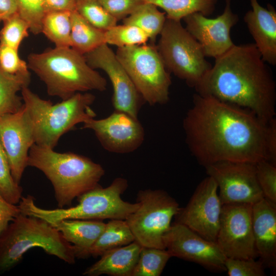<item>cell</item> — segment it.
<instances>
[{
  "instance_id": "cell-25",
  "label": "cell",
  "mask_w": 276,
  "mask_h": 276,
  "mask_svg": "<svg viewBox=\"0 0 276 276\" xmlns=\"http://www.w3.org/2000/svg\"><path fill=\"white\" fill-rule=\"evenodd\" d=\"M31 81L29 74H10L0 68V116L18 111L24 105L17 93Z\"/></svg>"
},
{
  "instance_id": "cell-23",
  "label": "cell",
  "mask_w": 276,
  "mask_h": 276,
  "mask_svg": "<svg viewBox=\"0 0 276 276\" xmlns=\"http://www.w3.org/2000/svg\"><path fill=\"white\" fill-rule=\"evenodd\" d=\"M134 237L125 220L111 219L88 251V257L97 258L109 250L126 245L134 241Z\"/></svg>"
},
{
  "instance_id": "cell-20",
  "label": "cell",
  "mask_w": 276,
  "mask_h": 276,
  "mask_svg": "<svg viewBox=\"0 0 276 276\" xmlns=\"http://www.w3.org/2000/svg\"><path fill=\"white\" fill-rule=\"evenodd\" d=\"M251 9L243 19L255 40L263 60L268 64H276V11L271 5L267 9L258 0H249Z\"/></svg>"
},
{
  "instance_id": "cell-18",
  "label": "cell",
  "mask_w": 276,
  "mask_h": 276,
  "mask_svg": "<svg viewBox=\"0 0 276 276\" xmlns=\"http://www.w3.org/2000/svg\"><path fill=\"white\" fill-rule=\"evenodd\" d=\"M183 20L186 29L201 45L205 57L216 58L235 44L231 30L238 23L239 17L231 9V0H225L223 13L215 18L196 12Z\"/></svg>"
},
{
  "instance_id": "cell-8",
  "label": "cell",
  "mask_w": 276,
  "mask_h": 276,
  "mask_svg": "<svg viewBox=\"0 0 276 276\" xmlns=\"http://www.w3.org/2000/svg\"><path fill=\"white\" fill-rule=\"evenodd\" d=\"M159 35L156 47L167 70L195 88L212 66L201 45L180 21L166 18Z\"/></svg>"
},
{
  "instance_id": "cell-5",
  "label": "cell",
  "mask_w": 276,
  "mask_h": 276,
  "mask_svg": "<svg viewBox=\"0 0 276 276\" xmlns=\"http://www.w3.org/2000/svg\"><path fill=\"white\" fill-rule=\"evenodd\" d=\"M20 91L32 124L35 144L39 146L54 149L64 134L96 116L91 108L96 97L89 92L77 93L53 104L41 99L28 86Z\"/></svg>"
},
{
  "instance_id": "cell-19",
  "label": "cell",
  "mask_w": 276,
  "mask_h": 276,
  "mask_svg": "<svg viewBox=\"0 0 276 276\" xmlns=\"http://www.w3.org/2000/svg\"><path fill=\"white\" fill-rule=\"evenodd\" d=\"M252 225L258 256L264 266L276 267V204L263 198L252 205Z\"/></svg>"
},
{
  "instance_id": "cell-7",
  "label": "cell",
  "mask_w": 276,
  "mask_h": 276,
  "mask_svg": "<svg viewBox=\"0 0 276 276\" xmlns=\"http://www.w3.org/2000/svg\"><path fill=\"white\" fill-rule=\"evenodd\" d=\"M34 247L68 264L75 263V247L60 232L41 219L20 213L0 235V274L19 264Z\"/></svg>"
},
{
  "instance_id": "cell-21",
  "label": "cell",
  "mask_w": 276,
  "mask_h": 276,
  "mask_svg": "<svg viewBox=\"0 0 276 276\" xmlns=\"http://www.w3.org/2000/svg\"><path fill=\"white\" fill-rule=\"evenodd\" d=\"M142 246L134 241L131 243L104 252L96 263L83 272L85 276H131Z\"/></svg>"
},
{
  "instance_id": "cell-40",
  "label": "cell",
  "mask_w": 276,
  "mask_h": 276,
  "mask_svg": "<svg viewBox=\"0 0 276 276\" xmlns=\"http://www.w3.org/2000/svg\"><path fill=\"white\" fill-rule=\"evenodd\" d=\"M47 12L75 10L76 0H44Z\"/></svg>"
},
{
  "instance_id": "cell-1",
  "label": "cell",
  "mask_w": 276,
  "mask_h": 276,
  "mask_svg": "<svg viewBox=\"0 0 276 276\" xmlns=\"http://www.w3.org/2000/svg\"><path fill=\"white\" fill-rule=\"evenodd\" d=\"M182 126L190 152L204 167L268 160L269 122L246 108L196 93Z\"/></svg>"
},
{
  "instance_id": "cell-30",
  "label": "cell",
  "mask_w": 276,
  "mask_h": 276,
  "mask_svg": "<svg viewBox=\"0 0 276 276\" xmlns=\"http://www.w3.org/2000/svg\"><path fill=\"white\" fill-rule=\"evenodd\" d=\"M75 10L87 22L101 30L105 31L117 25V19L98 0H76Z\"/></svg>"
},
{
  "instance_id": "cell-24",
  "label": "cell",
  "mask_w": 276,
  "mask_h": 276,
  "mask_svg": "<svg viewBox=\"0 0 276 276\" xmlns=\"http://www.w3.org/2000/svg\"><path fill=\"white\" fill-rule=\"evenodd\" d=\"M71 47L84 55L105 43V31L91 25L76 10L71 12Z\"/></svg>"
},
{
  "instance_id": "cell-43",
  "label": "cell",
  "mask_w": 276,
  "mask_h": 276,
  "mask_svg": "<svg viewBox=\"0 0 276 276\" xmlns=\"http://www.w3.org/2000/svg\"><path fill=\"white\" fill-rule=\"evenodd\" d=\"M2 21V20L0 19V22Z\"/></svg>"
},
{
  "instance_id": "cell-9",
  "label": "cell",
  "mask_w": 276,
  "mask_h": 276,
  "mask_svg": "<svg viewBox=\"0 0 276 276\" xmlns=\"http://www.w3.org/2000/svg\"><path fill=\"white\" fill-rule=\"evenodd\" d=\"M115 53L144 102L153 106L169 101L170 73L156 47L145 43L118 48Z\"/></svg>"
},
{
  "instance_id": "cell-29",
  "label": "cell",
  "mask_w": 276,
  "mask_h": 276,
  "mask_svg": "<svg viewBox=\"0 0 276 276\" xmlns=\"http://www.w3.org/2000/svg\"><path fill=\"white\" fill-rule=\"evenodd\" d=\"M171 257L166 249L142 247L131 276H159Z\"/></svg>"
},
{
  "instance_id": "cell-11",
  "label": "cell",
  "mask_w": 276,
  "mask_h": 276,
  "mask_svg": "<svg viewBox=\"0 0 276 276\" xmlns=\"http://www.w3.org/2000/svg\"><path fill=\"white\" fill-rule=\"evenodd\" d=\"M219 189L222 204H253L264 197L258 183L255 164L239 162H220L204 167Z\"/></svg>"
},
{
  "instance_id": "cell-10",
  "label": "cell",
  "mask_w": 276,
  "mask_h": 276,
  "mask_svg": "<svg viewBox=\"0 0 276 276\" xmlns=\"http://www.w3.org/2000/svg\"><path fill=\"white\" fill-rule=\"evenodd\" d=\"M139 206L125 220L142 247L165 249L164 238L171 221L181 209L176 200L166 191L146 189L139 191Z\"/></svg>"
},
{
  "instance_id": "cell-37",
  "label": "cell",
  "mask_w": 276,
  "mask_h": 276,
  "mask_svg": "<svg viewBox=\"0 0 276 276\" xmlns=\"http://www.w3.org/2000/svg\"><path fill=\"white\" fill-rule=\"evenodd\" d=\"M0 68L10 74H29L27 62L19 56L18 50L0 43Z\"/></svg>"
},
{
  "instance_id": "cell-31",
  "label": "cell",
  "mask_w": 276,
  "mask_h": 276,
  "mask_svg": "<svg viewBox=\"0 0 276 276\" xmlns=\"http://www.w3.org/2000/svg\"><path fill=\"white\" fill-rule=\"evenodd\" d=\"M105 43L118 48L145 44L149 38L141 29L134 26L115 25L105 31Z\"/></svg>"
},
{
  "instance_id": "cell-39",
  "label": "cell",
  "mask_w": 276,
  "mask_h": 276,
  "mask_svg": "<svg viewBox=\"0 0 276 276\" xmlns=\"http://www.w3.org/2000/svg\"><path fill=\"white\" fill-rule=\"evenodd\" d=\"M20 213L18 205L11 203L0 194V235Z\"/></svg>"
},
{
  "instance_id": "cell-32",
  "label": "cell",
  "mask_w": 276,
  "mask_h": 276,
  "mask_svg": "<svg viewBox=\"0 0 276 276\" xmlns=\"http://www.w3.org/2000/svg\"><path fill=\"white\" fill-rule=\"evenodd\" d=\"M3 21L0 43L18 50L21 42L29 35L28 24L17 12Z\"/></svg>"
},
{
  "instance_id": "cell-41",
  "label": "cell",
  "mask_w": 276,
  "mask_h": 276,
  "mask_svg": "<svg viewBox=\"0 0 276 276\" xmlns=\"http://www.w3.org/2000/svg\"><path fill=\"white\" fill-rule=\"evenodd\" d=\"M269 133L268 142V160L276 164V119L269 122Z\"/></svg>"
},
{
  "instance_id": "cell-4",
  "label": "cell",
  "mask_w": 276,
  "mask_h": 276,
  "mask_svg": "<svg viewBox=\"0 0 276 276\" xmlns=\"http://www.w3.org/2000/svg\"><path fill=\"white\" fill-rule=\"evenodd\" d=\"M28 166L39 170L50 181L58 208L70 206L75 198L99 186L105 174L100 164L85 156L35 144L30 149Z\"/></svg>"
},
{
  "instance_id": "cell-34",
  "label": "cell",
  "mask_w": 276,
  "mask_h": 276,
  "mask_svg": "<svg viewBox=\"0 0 276 276\" xmlns=\"http://www.w3.org/2000/svg\"><path fill=\"white\" fill-rule=\"evenodd\" d=\"M22 188L14 180L9 163L0 143V194L11 203L17 204L22 197Z\"/></svg>"
},
{
  "instance_id": "cell-15",
  "label": "cell",
  "mask_w": 276,
  "mask_h": 276,
  "mask_svg": "<svg viewBox=\"0 0 276 276\" xmlns=\"http://www.w3.org/2000/svg\"><path fill=\"white\" fill-rule=\"evenodd\" d=\"M164 242L172 257L194 262L212 271H226V258L217 243L206 240L182 224L172 223Z\"/></svg>"
},
{
  "instance_id": "cell-14",
  "label": "cell",
  "mask_w": 276,
  "mask_h": 276,
  "mask_svg": "<svg viewBox=\"0 0 276 276\" xmlns=\"http://www.w3.org/2000/svg\"><path fill=\"white\" fill-rule=\"evenodd\" d=\"M84 56L91 67L102 70L108 77L113 88L112 103L114 110L138 119L144 101L116 53L104 43Z\"/></svg>"
},
{
  "instance_id": "cell-28",
  "label": "cell",
  "mask_w": 276,
  "mask_h": 276,
  "mask_svg": "<svg viewBox=\"0 0 276 276\" xmlns=\"http://www.w3.org/2000/svg\"><path fill=\"white\" fill-rule=\"evenodd\" d=\"M71 12L48 11L43 18L41 33L56 47H71Z\"/></svg>"
},
{
  "instance_id": "cell-2",
  "label": "cell",
  "mask_w": 276,
  "mask_h": 276,
  "mask_svg": "<svg viewBox=\"0 0 276 276\" xmlns=\"http://www.w3.org/2000/svg\"><path fill=\"white\" fill-rule=\"evenodd\" d=\"M215 59L197 94L249 109L267 123L275 118L274 76L255 43L234 44Z\"/></svg>"
},
{
  "instance_id": "cell-3",
  "label": "cell",
  "mask_w": 276,
  "mask_h": 276,
  "mask_svg": "<svg viewBox=\"0 0 276 276\" xmlns=\"http://www.w3.org/2000/svg\"><path fill=\"white\" fill-rule=\"evenodd\" d=\"M28 65L44 83L51 96L65 100L77 93L103 91L107 81L71 47L48 49L28 56Z\"/></svg>"
},
{
  "instance_id": "cell-22",
  "label": "cell",
  "mask_w": 276,
  "mask_h": 276,
  "mask_svg": "<svg viewBox=\"0 0 276 276\" xmlns=\"http://www.w3.org/2000/svg\"><path fill=\"white\" fill-rule=\"evenodd\" d=\"M74 246L76 258H88V253L102 231L105 223L101 220L65 219L51 224Z\"/></svg>"
},
{
  "instance_id": "cell-16",
  "label": "cell",
  "mask_w": 276,
  "mask_h": 276,
  "mask_svg": "<svg viewBox=\"0 0 276 276\" xmlns=\"http://www.w3.org/2000/svg\"><path fill=\"white\" fill-rule=\"evenodd\" d=\"M82 128L92 130L106 151L118 154L134 151L145 139L144 129L138 119L117 110L103 119L87 120Z\"/></svg>"
},
{
  "instance_id": "cell-27",
  "label": "cell",
  "mask_w": 276,
  "mask_h": 276,
  "mask_svg": "<svg viewBox=\"0 0 276 276\" xmlns=\"http://www.w3.org/2000/svg\"><path fill=\"white\" fill-rule=\"evenodd\" d=\"M165 11L166 18L180 21L186 16L196 12L206 16L214 11L217 0H143Z\"/></svg>"
},
{
  "instance_id": "cell-36",
  "label": "cell",
  "mask_w": 276,
  "mask_h": 276,
  "mask_svg": "<svg viewBox=\"0 0 276 276\" xmlns=\"http://www.w3.org/2000/svg\"><path fill=\"white\" fill-rule=\"evenodd\" d=\"M225 266L229 276H264V265L254 258L233 259L226 258Z\"/></svg>"
},
{
  "instance_id": "cell-17",
  "label": "cell",
  "mask_w": 276,
  "mask_h": 276,
  "mask_svg": "<svg viewBox=\"0 0 276 276\" xmlns=\"http://www.w3.org/2000/svg\"><path fill=\"white\" fill-rule=\"evenodd\" d=\"M0 143L12 176L19 184L28 167L30 149L35 144L32 124L24 104L17 112L0 116Z\"/></svg>"
},
{
  "instance_id": "cell-38",
  "label": "cell",
  "mask_w": 276,
  "mask_h": 276,
  "mask_svg": "<svg viewBox=\"0 0 276 276\" xmlns=\"http://www.w3.org/2000/svg\"><path fill=\"white\" fill-rule=\"evenodd\" d=\"M105 10L117 20L130 15L143 0H98Z\"/></svg>"
},
{
  "instance_id": "cell-35",
  "label": "cell",
  "mask_w": 276,
  "mask_h": 276,
  "mask_svg": "<svg viewBox=\"0 0 276 276\" xmlns=\"http://www.w3.org/2000/svg\"><path fill=\"white\" fill-rule=\"evenodd\" d=\"M256 177L264 197L276 204V164L263 159L255 164Z\"/></svg>"
},
{
  "instance_id": "cell-12",
  "label": "cell",
  "mask_w": 276,
  "mask_h": 276,
  "mask_svg": "<svg viewBox=\"0 0 276 276\" xmlns=\"http://www.w3.org/2000/svg\"><path fill=\"white\" fill-rule=\"evenodd\" d=\"M252 205L222 206L216 243L226 258L247 259L258 256L252 225Z\"/></svg>"
},
{
  "instance_id": "cell-13",
  "label": "cell",
  "mask_w": 276,
  "mask_h": 276,
  "mask_svg": "<svg viewBox=\"0 0 276 276\" xmlns=\"http://www.w3.org/2000/svg\"><path fill=\"white\" fill-rule=\"evenodd\" d=\"M215 180L208 176L197 186L187 205L176 215L182 224L210 241L216 242L222 204Z\"/></svg>"
},
{
  "instance_id": "cell-26",
  "label": "cell",
  "mask_w": 276,
  "mask_h": 276,
  "mask_svg": "<svg viewBox=\"0 0 276 276\" xmlns=\"http://www.w3.org/2000/svg\"><path fill=\"white\" fill-rule=\"evenodd\" d=\"M166 20L165 12L159 11L155 5L144 2L124 18L123 22L141 29L154 42L160 35Z\"/></svg>"
},
{
  "instance_id": "cell-6",
  "label": "cell",
  "mask_w": 276,
  "mask_h": 276,
  "mask_svg": "<svg viewBox=\"0 0 276 276\" xmlns=\"http://www.w3.org/2000/svg\"><path fill=\"white\" fill-rule=\"evenodd\" d=\"M128 187L127 179L115 178L106 188L100 185L77 197L78 204L68 208L45 209L38 207L32 196L22 197L18 206L22 214L41 219L50 224L65 219L126 220L139 203L125 201L121 195Z\"/></svg>"
},
{
  "instance_id": "cell-33",
  "label": "cell",
  "mask_w": 276,
  "mask_h": 276,
  "mask_svg": "<svg viewBox=\"0 0 276 276\" xmlns=\"http://www.w3.org/2000/svg\"><path fill=\"white\" fill-rule=\"evenodd\" d=\"M17 13L29 26L34 35L41 33L43 18L47 12L44 0H14Z\"/></svg>"
},
{
  "instance_id": "cell-42",
  "label": "cell",
  "mask_w": 276,
  "mask_h": 276,
  "mask_svg": "<svg viewBox=\"0 0 276 276\" xmlns=\"http://www.w3.org/2000/svg\"><path fill=\"white\" fill-rule=\"evenodd\" d=\"M17 12L14 0H0V19L2 21Z\"/></svg>"
}]
</instances>
